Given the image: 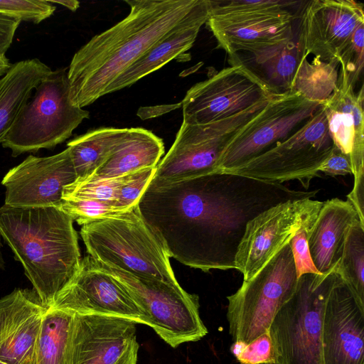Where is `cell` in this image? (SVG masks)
I'll return each mask as SVG.
<instances>
[{
    "label": "cell",
    "instance_id": "obj_1",
    "mask_svg": "<svg viewBox=\"0 0 364 364\" xmlns=\"http://www.w3.org/2000/svg\"><path fill=\"white\" fill-rule=\"evenodd\" d=\"M318 192L215 172L150 182L136 209L169 257L203 272L236 269V253L250 220L277 205L312 198Z\"/></svg>",
    "mask_w": 364,
    "mask_h": 364
},
{
    "label": "cell",
    "instance_id": "obj_2",
    "mask_svg": "<svg viewBox=\"0 0 364 364\" xmlns=\"http://www.w3.org/2000/svg\"><path fill=\"white\" fill-rule=\"evenodd\" d=\"M199 0H127L129 14L93 36L68 68L72 103L80 108L106 95L109 85L176 26Z\"/></svg>",
    "mask_w": 364,
    "mask_h": 364
},
{
    "label": "cell",
    "instance_id": "obj_3",
    "mask_svg": "<svg viewBox=\"0 0 364 364\" xmlns=\"http://www.w3.org/2000/svg\"><path fill=\"white\" fill-rule=\"evenodd\" d=\"M0 233L48 308L82 259L73 219L55 206L4 204L0 207Z\"/></svg>",
    "mask_w": 364,
    "mask_h": 364
},
{
    "label": "cell",
    "instance_id": "obj_4",
    "mask_svg": "<svg viewBox=\"0 0 364 364\" xmlns=\"http://www.w3.org/2000/svg\"><path fill=\"white\" fill-rule=\"evenodd\" d=\"M80 235L88 255L98 262L179 284L162 242L136 206L83 225Z\"/></svg>",
    "mask_w": 364,
    "mask_h": 364
},
{
    "label": "cell",
    "instance_id": "obj_5",
    "mask_svg": "<svg viewBox=\"0 0 364 364\" xmlns=\"http://www.w3.org/2000/svg\"><path fill=\"white\" fill-rule=\"evenodd\" d=\"M339 279L336 269L298 278L294 294L278 311L268 330L274 364H323L324 310Z\"/></svg>",
    "mask_w": 364,
    "mask_h": 364
},
{
    "label": "cell",
    "instance_id": "obj_6",
    "mask_svg": "<svg viewBox=\"0 0 364 364\" xmlns=\"http://www.w3.org/2000/svg\"><path fill=\"white\" fill-rule=\"evenodd\" d=\"M34 90L31 100L22 108L1 143L14 157L55 148L90 117L87 110L70 100L68 68L52 70Z\"/></svg>",
    "mask_w": 364,
    "mask_h": 364
},
{
    "label": "cell",
    "instance_id": "obj_7",
    "mask_svg": "<svg viewBox=\"0 0 364 364\" xmlns=\"http://www.w3.org/2000/svg\"><path fill=\"white\" fill-rule=\"evenodd\" d=\"M297 1H211L206 22L218 46L229 55L255 53L293 40L294 16L287 9Z\"/></svg>",
    "mask_w": 364,
    "mask_h": 364
},
{
    "label": "cell",
    "instance_id": "obj_8",
    "mask_svg": "<svg viewBox=\"0 0 364 364\" xmlns=\"http://www.w3.org/2000/svg\"><path fill=\"white\" fill-rule=\"evenodd\" d=\"M297 282L289 243L227 297V320L232 341L248 344L268 332L278 311L294 294Z\"/></svg>",
    "mask_w": 364,
    "mask_h": 364
},
{
    "label": "cell",
    "instance_id": "obj_9",
    "mask_svg": "<svg viewBox=\"0 0 364 364\" xmlns=\"http://www.w3.org/2000/svg\"><path fill=\"white\" fill-rule=\"evenodd\" d=\"M97 263L126 289L145 314L146 325L171 347L198 341L207 335L197 295L186 292L179 284Z\"/></svg>",
    "mask_w": 364,
    "mask_h": 364
},
{
    "label": "cell",
    "instance_id": "obj_10",
    "mask_svg": "<svg viewBox=\"0 0 364 364\" xmlns=\"http://www.w3.org/2000/svg\"><path fill=\"white\" fill-rule=\"evenodd\" d=\"M334 145L322 105L299 129L260 155L226 173L282 183L297 180L306 189L319 176Z\"/></svg>",
    "mask_w": 364,
    "mask_h": 364
},
{
    "label": "cell",
    "instance_id": "obj_11",
    "mask_svg": "<svg viewBox=\"0 0 364 364\" xmlns=\"http://www.w3.org/2000/svg\"><path fill=\"white\" fill-rule=\"evenodd\" d=\"M273 97L221 120L203 124L182 122L150 182L166 183L217 172L218 162L232 137Z\"/></svg>",
    "mask_w": 364,
    "mask_h": 364
},
{
    "label": "cell",
    "instance_id": "obj_12",
    "mask_svg": "<svg viewBox=\"0 0 364 364\" xmlns=\"http://www.w3.org/2000/svg\"><path fill=\"white\" fill-rule=\"evenodd\" d=\"M321 105L294 91L276 94L232 137L218 162L217 172L236 168L265 152L299 129Z\"/></svg>",
    "mask_w": 364,
    "mask_h": 364
},
{
    "label": "cell",
    "instance_id": "obj_13",
    "mask_svg": "<svg viewBox=\"0 0 364 364\" xmlns=\"http://www.w3.org/2000/svg\"><path fill=\"white\" fill-rule=\"evenodd\" d=\"M193 85L181 102L183 122L203 124L236 114L277 93L239 61Z\"/></svg>",
    "mask_w": 364,
    "mask_h": 364
},
{
    "label": "cell",
    "instance_id": "obj_14",
    "mask_svg": "<svg viewBox=\"0 0 364 364\" xmlns=\"http://www.w3.org/2000/svg\"><path fill=\"white\" fill-rule=\"evenodd\" d=\"M323 202L306 198L289 200L259 214L246 226L235 256V267L248 281L284 247Z\"/></svg>",
    "mask_w": 364,
    "mask_h": 364
},
{
    "label": "cell",
    "instance_id": "obj_15",
    "mask_svg": "<svg viewBox=\"0 0 364 364\" xmlns=\"http://www.w3.org/2000/svg\"><path fill=\"white\" fill-rule=\"evenodd\" d=\"M80 315L120 317L146 325V316L126 289L87 255L48 307Z\"/></svg>",
    "mask_w": 364,
    "mask_h": 364
},
{
    "label": "cell",
    "instance_id": "obj_16",
    "mask_svg": "<svg viewBox=\"0 0 364 364\" xmlns=\"http://www.w3.org/2000/svg\"><path fill=\"white\" fill-rule=\"evenodd\" d=\"M363 8V4L353 0L306 1L298 26L296 44L301 55L338 60L355 29L364 23Z\"/></svg>",
    "mask_w": 364,
    "mask_h": 364
},
{
    "label": "cell",
    "instance_id": "obj_17",
    "mask_svg": "<svg viewBox=\"0 0 364 364\" xmlns=\"http://www.w3.org/2000/svg\"><path fill=\"white\" fill-rule=\"evenodd\" d=\"M77 178L69 149L49 156L29 155L4 176V204L58 207L63 188Z\"/></svg>",
    "mask_w": 364,
    "mask_h": 364
},
{
    "label": "cell",
    "instance_id": "obj_18",
    "mask_svg": "<svg viewBox=\"0 0 364 364\" xmlns=\"http://www.w3.org/2000/svg\"><path fill=\"white\" fill-rule=\"evenodd\" d=\"M75 314L72 364H136V323L127 318Z\"/></svg>",
    "mask_w": 364,
    "mask_h": 364
},
{
    "label": "cell",
    "instance_id": "obj_19",
    "mask_svg": "<svg viewBox=\"0 0 364 364\" xmlns=\"http://www.w3.org/2000/svg\"><path fill=\"white\" fill-rule=\"evenodd\" d=\"M323 364H364V307L340 277L323 320Z\"/></svg>",
    "mask_w": 364,
    "mask_h": 364
},
{
    "label": "cell",
    "instance_id": "obj_20",
    "mask_svg": "<svg viewBox=\"0 0 364 364\" xmlns=\"http://www.w3.org/2000/svg\"><path fill=\"white\" fill-rule=\"evenodd\" d=\"M354 87L338 73L337 88L321 104L333 144L349 156L353 176L364 172V90L355 92Z\"/></svg>",
    "mask_w": 364,
    "mask_h": 364
},
{
    "label": "cell",
    "instance_id": "obj_21",
    "mask_svg": "<svg viewBox=\"0 0 364 364\" xmlns=\"http://www.w3.org/2000/svg\"><path fill=\"white\" fill-rule=\"evenodd\" d=\"M210 9V0H199L183 20L109 85L106 95L131 86L191 48L206 23Z\"/></svg>",
    "mask_w": 364,
    "mask_h": 364
},
{
    "label": "cell",
    "instance_id": "obj_22",
    "mask_svg": "<svg viewBox=\"0 0 364 364\" xmlns=\"http://www.w3.org/2000/svg\"><path fill=\"white\" fill-rule=\"evenodd\" d=\"M358 215L346 200H327L318 211L308 232V246L317 271L326 274L333 271L341 257L346 234Z\"/></svg>",
    "mask_w": 364,
    "mask_h": 364
},
{
    "label": "cell",
    "instance_id": "obj_23",
    "mask_svg": "<svg viewBox=\"0 0 364 364\" xmlns=\"http://www.w3.org/2000/svg\"><path fill=\"white\" fill-rule=\"evenodd\" d=\"M51 72L46 64L32 58L12 64L0 79V144L11 129L32 91Z\"/></svg>",
    "mask_w": 364,
    "mask_h": 364
},
{
    "label": "cell",
    "instance_id": "obj_24",
    "mask_svg": "<svg viewBox=\"0 0 364 364\" xmlns=\"http://www.w3.org/2000/svg\"><path fill=\"white\" fill-rule=\"evenodd\" d=\"M164 153L161 138L143 128H129L108 159L89 177L113 178L156 167Z\"/></svg>",
    "mask_w": 364,
    "mask_h": 364
},
{
    "label": "cell",
    "instance_id": "obj_25",
    "mask_svg": "<svg viewBox=\"0 0 364 364\" xmlns=\"http://www.w3.org/2000/svg\"><path fill=\"white\" fill-rule=\"evenodd\" d=\"M244 59L230 55L255 74L274 93L290 91L291 85L300 58V52L294 40L248 53Z\"/></svg>",
    "mask_w": 364,
    "mask_h": 364
},
{
    "label": "cell",
    "instance_id": "obj_26",
    "mask_svg": "<svg viewBox=\"0 0 364 364\" xmlns=\"http://www.w3.org/2000/svg\"><path fill=\"white\" fill-rule=\"evenodd\" d=\"M128 131L104 127L88 132L67 144L77 178L90 176L110 156Z\"/></svg>",
    "mask_w": 364,
    "mask_h": 364
},
{
    "label": "cell",
    "instance_id": "obj_27",
    "mask_svg": "<svg viewBox=\"0 0 364 364\" xmlns=\"http://www.w3.org/2000/svg\"><path fill=\"white\" fill-rule=\"evenodd\" d=\"M75 314L47 308L38 340L36 364H72Z\"/></svg>",
    "mask_w": 364,
    "mask_h": 364
},
{
    "label": "cell",
    "instance_id": "obj_28",
    "mask_svg": "<svg viewBox=\"0 0 364 364\" xmlns=\"http://www.w3.org/2000/svg\"><path fill=\"white\" fill-rule=\"evenodd\" d=\"M339 65L337 60L328 62L314 57L309 62L301 55L290 90L322 104L337 88Z\"/></svg>",
    "mask_w": 364,
    "mask_h": 364
},
{
    "label": "cell",
    "instance_id": "obj_29",
    "mask_svg": "<svg viewBox=\"0 0 364 364\" xmlns=\"http://www.w3.org/2000/svg\"><path fill=\"white\" fill-rule=\"evenodd\" d=\"M335 269L364 307V224L359 220L346 234L341 257Z\"/></svg>",
    "mask_w": 364,
    "mask_h": 364
},
{
    "label": "cell",
    "instance_id": "obj_30",
    "mask_svg": "<svg viewBox=\"0 0 364 364\" xmlns=\"http://www.w3.org/2000/svg\"><path fill=\"white\" fill-rule=\"evenodd\" d=\"M46 310L28 316L1 345V361L8 364H36L38 340Z\"/></svg>",
    "mask_w": 364,
    "mask_h": 364
},
{
    "label": "cell",
    "instance_id": "obj_31",
    "mask_svg": "<svg viewBox=\"0 0 364 364\" xmlns=\"http://www.w3.org/2000/svg\"><path fill=\"white\" fill-rule=\"evenodd\" d=\"M46 309L33 289H15L0 299V346L25 319Z\"/></svg>",
    "mask_w": 364,
    "mask_h": 364
},
{
    "label": "cell",
    "instance_id": "obj_32",
    "mask_svg": "<svg viewBox=\"0 0 364 364\" xmlns=\"http://www.w3.org/2000/svg\"><path fill=\"white\" fill-rule=\"evenodd\" d=\"M131 173L113 178H77L63 188L62 199H92L118 208L120 188Z\"/></svg>",
    "mask_w": 364,
    "mask_h": 364
},
{
    "label": "cell",
    "instance_id": "obj_33",
    "mask_svg": "<svg viewBox=\"0 0 364 364\" xmlns=\"http://www.w3.org/2000/svg\"><path fill=\"white\" fill-rule=\"evenodd\" d=\"M58 208L80 225L125 212L110 204L92 199H62Z\"/></svg>",
    "mask_w": 364,
    "mask_h": 364
},
{
    "label": "cell",
    "instance_id": "obj_34",
    "mask_svg": "<svg viewBox=\"0 0 364 364\" xmlns=\"http://www.w3.org/2000/svg\"><path fill=\"white\" fill-rule=\"evenodd\" d=\"M56 9L49 0H0V14L38 24L50 17Z\"/></svg>",
    "mask_w": 364,
    "mask_h": 364
},
{
    "label": "cell",
    "instance_id": "obj_35",
    "mask_svg": "<svg viewBox=\"0 0 364 364\" xmlns=\"http://www.w3.org/2000/svg\"><path fill=\"white\" fill-rule=\"evenodd\" d=\"M364 23L354 31L352 38L338 60L341 74L348 77L355 85L362 73L364 64Z\"/></svg>",
    "mask_w": 364,
    "mask_h": 364
},
{
    "label": "cell",
    "instance_id": "obj_36",
    "mask_svg": "<svg viewBox=\"0 0 364 364\" xmlns=\"http://www.w3.org/2000/svg\"><path fill=\"white\" fill-rule=\"evenodd\" d=\"M156 167L140 168L130 173L122 186L119 194L117 207L127 211L135 208L153 178Z\"/></svg>",
    "mask_w": 364,
    "mask_h": 364
},
{
    "label": "cell",
    "instance_id": "obj_37",
    "mask_svg": "<svg viewBox=\"0 0 364 364\" xmlns=\"http://www.w3.org/2000/svg\"><path fill=\"white\" fill-rule=\"evenodd\" d=\"M318 213V212L314 213L304 222L290 242L298 278L306 273L320 274L313 264L308 246L309 230Z\"/></svg>",
    "mask_w": 364,
    "mask_h": 364
},
{
    "label": "cell",
    "instance_id": "obj_38",
    "mask_svg": "<svg viewBox=\"0 0 364 364\" xmlns=\"http://www.w3.org/2000/svg\"><path fill=\"white\" fill-rule=\"evenodd\" d=\"M242 364H274L272 345L269 333H264L251 343L246 344L242 353L237 358Z\"/></svg>",
    "mask_w": 364,
    "mask_h": 364
},
{
    "label": "cell",
    "instance_id": "obj_39",
    "mask_svg": "<svg viewBox=\"0 0 364 364\" xmlns=\"http://www.w3.org/2000/svg\"><path fill=\"white\" fill-rule=\"evenodd\" d=\"M320 172L333 177L352 174L349 156L334 146L329 156L321 166Z\"/></svg>",
    "mask_w": 364,
    "mask_h": 364
},
{
    "label": "cell",
    "instance_id": "obj_40",
    "mask_svg": "<svg viewBox=\"0 0 364 364\" xmlns=\"http://www.w3.org/2000/svg\"><path fill=\"white\" fill-rule=\"evenodd\" d=\"M21 21L0 14V54H6L11 46Z\"/></svg>",
    "mask_w": 364,
    "mask_h": 364
},
{
    "label": "cell",
    "instance_id": "obj_41",
    "mask_svg": "<svg viewBox=\"0 0 364 364\" xmlns=\"http://www.w3.org/2000/svg\"><path fill=\"white\" fill-rule=\"evenodd\" d=\"M52 4H60L64 7H66L69 10H71L72 11H75L79 6L80 2L74 0H49Z\"/></svg>",
    "mask_w": 364,
    "mask_h": 364
},
{
    "label": "cell",
    "instance_id": "obj_42",
    "mask_svg": "<svg viewBox=\"0 0 364 364\" xmlns=\"http://www.w3.org/2000/svg\"><path fill=\"white\" fill-rule=\"evenodd\" d=\"M12 64L6 54H0V76L5 75L11 68Z\"/></svg>",
    "mask_w": 364,
    "mask_h": 364
},
{
    "label": "cell",
    "instance_id": "obj_43",
    "mask_svg": "<svg viewBox=\"0 0 364 364\" xmlns=\"http://www.w3.org/2000/svg\"><path fill=\"white\" fill-rule=\"evenodd\" d=\"M245 346V343L240 341L233 342L230 346L231 353L237 358L242 353Z\"/></svg>",
    "mask_w": 364,
    "mask_h": 364
},
{
    "label": "cell",
    "instance_id": "obj_44",
    "mask_svg": "<svg viewBox=\"0 0 364 364\" xmlns=\"http://www.w3.org/2000/svg\"><path fill=\"white\" fill-rule=\"evenodd\" d=\"M1 235L0 233V269H4L5 267V262L4 260L2 253H1V248L3 247L2 242H1Z\"/></svg>",
    "mask_w": 364,
    "mask_h": 364
},
{
    "label": "cell",
    "instance_id": "obj_45",
    "mask_svg": "<svg viewBox=\"0 0 364 364\" xmlns=\"http://www.w3.org/2000/svg\"><path fill=\"white\" fill-rule=\"evenodd\" d=\"M0 364H8V363H4V362L0 360Z\"/></svg>",
    "mask_w": 364,
    "mask_h": 364
},
{
    "label": "cell",
    "instance_id": "obj_46",
    "mask_svg": "<svg viewBox=\"0 0 364 364\" xmlns=\"http://www.w3.org/2000/svg\"><path fill=\"white\" fill-rule=\"evenodd\" d=\"M240 364H242V363H240ZM259 364H272V363H259Z\"/></svg>",
    "mask_w": 364,
    "mask_h": 364
}]
</instances>
